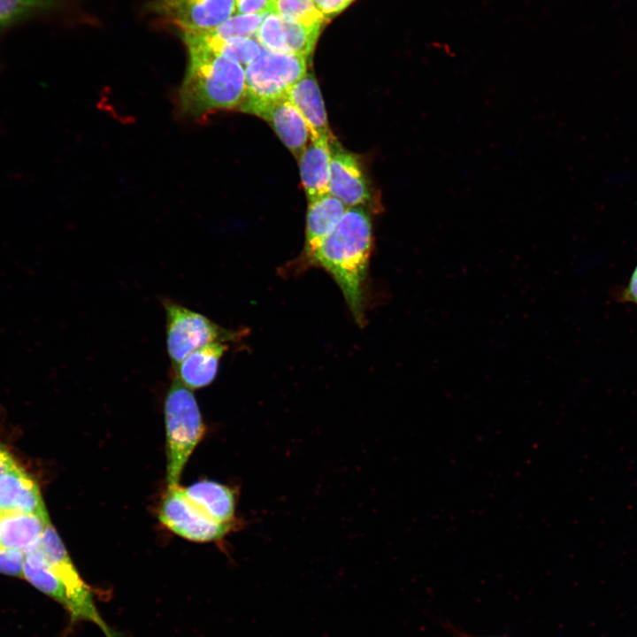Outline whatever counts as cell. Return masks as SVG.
Wrapping results in <instances>:
<instances>
[{
    "instance_id": "6da1fadb",
    "label": "cell",
    "mask_w": 637,
    "mask_h": 637,
    "mask_svg": "<svg viewBox=\"0 0 637 637\" xmlns=\"http://www.w3.org/2000/svg\"><path fill=\"white\" fill-rule=\"evenodd\" d=\"M372 247V225L367 210L349 207L314 253L310 266L328 272L339 286L356 320L365 321L364 285Z\"/></svg>"
},
{
    "instance_id": "7a4b0ae2",
    "label": "cell",
    "mask_w": 637,
    "mask_h": 637,
    "mask_svg": "<svg viewBox=\"0 0 637 637\" xmlns=\"http://www.w3.org/2000/svg\"><path fill=\"white\" fill-rule=\"evenodd\" d=\"M188 65L180 89L183 110L200 116L242 106L246 96L245 69L207 49L187 47Z\"/></svg>"
},
{
    "instance_id": "3957f363",
    "label": "cell",
    "mask_w": 637,
    "mask_h": 637,
    "mask_svg": "<svg viewBox=\"0 0 637 637\" xmlns=\"http://www.w3.org/2000/svg\"><path fill=\"white\" fill-rule=\"evenodd\" d=\"M164 413L166 482L170 487L179 485L182 471L201 441L205 427L193 392L177 378H174L165 395Z\"/></svg>"
},
{
    "instance_id": "277c9868",
    "label": "cell",
    "mask_w": 637,
    "mask_h": 637,
    "mask_svg": "<svg viewBox=\"0 0 637 637\" xmlns=\"http://www.w3.org/2000/svg\"><path fill=\"white\" fill-rule=\"evenodd\" d=\"M39 548L49 566L67 589L71 601L68 612L72 621L92 622L102 630L106 637L115 633L98 612L90 587L87 585L76 570L58 533L50 522L45 527Z\"/></svg>"
},
{
    "instance_id": "5b68a950",
    "label": "cell",
    "mask_w": 637,
    "mask_h": 637,
    "mask_svg": "<svg viewBox=\"0 0 637 637\" xmlns=\"http://www.w3.org/2000/svg\"><path fill=\"white\" fill-rule=\"evenodd\" d=\"M162 303L166 316V349L173 367L193 351L213 342L232 341L238 334L170 299Z\"/></svg>"
},
{
    "instance_id": "8992f818",
    "label": "cell",
    "mask_w": 637,
    "mask_h": 637,
    "mask_svg": "<svg viewBox=\"0 0 637 637\" xmlns=\"http://www.w3.org/2000/svg\"><path fill=\"white\" fill-rule=\"evenodd\" d=\"M306 71V57L264 49L259 57L245 68L246 96L242 104L248 101L284 96Z\"/></svg>"
},
{
    "instance_id": "52a82bcc",
    "label": "cell",
    "mask_w": 637,
    "mask_h": 637,
    "mask_svg": "<svg viewBox=\"0 0 637 637\" xmlns=\"http://www.w3.org/2000/svg\"><path fill=\"white\" fill-rule=\"evenodd\" d=\"M158 518L170 531L184 539L207 542L221 540L236 523H219L199 510L179 485L170 487L161 502Z\"/></svg>"
},
{
    "instance_id": "ba28073f",
    "label": "cell",
    "mask_w": 637,
    "mask_h": 637,
    "mask_svg": "<svg viewBox=\"0 0 637 637\" xmlns=\"http://www.w3.org/2000/svg\"><path fill=\"white\" fill-rule=\"evenodd\" d=\"M149 9L181 31L212 29L236 14L235 0H154Z\"/></svg>"
},
{
    "instance_id": "9c48e42d",
    "label": "cell",
    "mask_w": 637,
    "mask_h": 637,
    "mask_svg": "<svg viewBox=\"0 0 637 637\" xmlns=\"http://www.w3.org/2000/svg\"><path fill=\"white\" fill-rule=\"evenodd\" d=\"M240 111L267 121L297 159L310 142L311 134L304 119L286 96L248 101L241 106Z\"/></svg>"
},
{
    "instance_id": "30bf717a",
    "label": "cell",
    "mask_w": 637,
    "mask_h": 637,
    "mask_svg": "<svg viewBox=\"0 0 637 637\" xmlns=\"http://www.w3.org/2000/svg\"><path fill=\"white\" fill-rule=\"evenodd\" d=\"M329 194L349 207L370 200L366 178L357 157L331 142Z\"/></svg>"
},
{
    "instance_id": "8fae6325",
    "label": "cell",
    "mask_w": 637,
    "mask_h": 637,
    "mask_svg": "<svg viewBox=\"0 0 637 637\" xmlns=\"http://www.w3.org/2000/svg\"><path fill=\"white\" fill-rule=\"evenodd\" d=\"M0 511H22L49 518L37 483L18 464L0 475Z\"/></svg>"
},
{
    "instance_id": "7c38bea8",
    "label": "cell",
    "mask_w": 637,
    "mask_h": 637,
    "mask_svg": "<svg viewBox=\"0 0 637 637\" xmlns=\"http://www.w3.org/2000/svg\"><path fill=\"white\" fill-rule=\"evenodd\" d=\"M348 207L330 194L309 202L302 267L310 266L311 258L325 238L339 223Z\"/></svg>"
},
{
    "instance_id": "4fadbf2b",
    "label": "cell",
    "mask_w": 637,
    "mask_h": 637,
    "mask_svg": "<svg viewBox=\"0 0 637 637\" xmlns=\"http://www.w3.org/2000/svg\"><path fill=\"white\" fill-rule=\"evenodd\" d=\"M304 119L311 139L326 137L334 139L325 110L323 97L312 73H306L295 81L285 95Z\"/></svg>"
},
{
    "instance_id": "5bb4252c",
    "label": "cell",
    "mask_w": 637,
    "mask_h": 637,
    "mask_svg": "<svg viewBox=\"0 0 637 637\" xmlns=\"http://www.w3.org/2000/svg\"><path fill=\"white\" fill-rule=\"evenodd\" d=\"M333 140L326 137L311 139L298 158L302 184L309 202L329 194Z\"/></svg>"
},
{
    "instance_id": "9a60e30c",
    "label": "cell",
    "mask_w": 637,
    "mask_h": 637,
    "mask_svg": "<svg viewBox=\"0 0 637 637\" xmlns=\"http://www.w3.org/2000/svg\"><path fill=\"white\" fill-rule=\"evenodd\" d=\"M50 518L22 511H0V545L24 553L38 546Z\"/></svg>"
},
{
    "instance_id": "2e32d148",
    "label": "cell",
    "mask_w": 637,
    "mask_h": 637,
    "mask_svg": "<svg viewBox=\"0 0 637 637\" xmlns=\"http://www.w3.org/2000/svg\"><path fill=\"white\" fill-rule=\"evenodd\" d=\"M227 346L213 342L188 355L173 367L175 378L189 389L207 387L217 377L219 362Z\"/></svg>"
},
{
    "instance_id": "e0dca14e",
    "label": "cell",
    "mask_w": 637,
    "mask_h": 637,
    "mask_svg": "<svg viewBox=\"0 0 637 637\" xmlns=\"http://www.w3.org/2000/svg\"><path fill=\"white\" fill-rule=\"evenodd\" d=\"M182 490L199 510L219 523H234L235 493L231 487L212 480L197 481Z\"/></svg>"
},
{
    "instance_id": "ac0fdd59",
    "label": "cell",
    "mask_w": 637,
    "mask_h": 637,
    "mask_svg": "<svg viewBox=\"0 0 637 637\" xmlns=\"http://www.w3.org/2000/svg\"><path fill=\"white\" fill-rule=\"evenodd\" d=\"M23 577L37 589L59 602L67 611L71 601L67 589L45 561L39 544L25 553Z\"/></svg>"
},
{
    "instance_id": "d6986e66",
    "label": "cell",
    "mask_w": 637,
    "mask_h": 637,
    "mask_svg": "<svg viewBox=\"0 0 637 637\" xmlns=\"http://www.w3.org/2000/svg\"><path fill=\"white\" fill-rule=\"evenodd\" d=\"M61 4V0H0V39L12 28L51 16Z\"/></svg>"
},
{
    "instance_id": "ffe728a7",
    "label": "cell",
    "mask_w": 637,
    "mask_h": 637,
    "mask_svg": "<svg viewBox=\"0 0 637 637\" xmlns=\"http://www.w3.org/2000/svg\"><path fill=\"white\" fill-rule=\"evenodd\" d=\"M280 18L286 53H295L308 58L313 51L323 23L308 25L281 16Z\"/></svg>"
},
{
    "instance_id": "44dd1931",
    "label": "cell",
    "mask_w": 637,
    "mask_h": 637,
    "mask_svg": "<svg viewBox=\"0 0 637 637\" xmlns=\"http://www.w3.org/2000/svg\"><path fill=\"white\" fill-rule=\"evenodd\" d=\"M265 12L254 14H236L212 29L196 32H202L208 36L221 40L237 37H255L256 32L265 15Z\"/></svg>"
},
{
    "instance_id": "7402d4cb",
    "label": "cell",
    "mask_w": 637,
    "mask_h": 637,
    "mask_svg": "<svg viewBox=\"0 0 637 637\" xmlns=\"http://www.w3.org/2000/svg\"><path fill=\"white\" fill-rule=\"evenodd\" d=\"M279 14L288 19L303 23H324L325 17L316 8L313 0H275Z\"/></svg>"
},
{
    "instance_id": "603a6c76",
    "label": "cell",
    "mask_w": 637,
    "mask_h": 637,
    "mask_svg": "<svg viewBox=\"0 0 637 637\" xmlns=\"http://www.w3.org/2000/svg\"><path fill=\"white\" fill-rule=\"evenodd\" d=\"M25 553L0 545V573L23 577Z\"/></svg>"
},
{
    "instance_id": "cb8c5ba5",
    "label": "cell",
    "mask_w": 637,
    "mask_h": 637,
    "mask_svg": "<svg viewBox=\"0 0 637 637\" xmlns=\"http://www.w3.org/2000/svg\"><path fill=\"white\" fill-rule=\"evenodd\" d=\"M353 1L354 0H313V3L326 19L338 14Z\"/></svg>"
},
{
    "instance_id": "d4e9b609",
    "label": "cell",
    "mask_w": 637,
    "mask_h": 637,
    "mask_svg": "<svg viewBox=\"0 0 637 637\" xmlns=\"http://www.w3.org/2000/svg\"><path fill=\"white\" fill-rule=\"evenodd\" d=\"M236 14H254L264 12L270 0H235Z\"/></svg>"
},
{
    "instance_id": "484cf974",
    "label": "cell",
    "mask_w": 637,
    "mask_h": 637,
    "mask_svg": "<svg viewBox=\"0 0 637 637\" xmlns=\"http://www.w3.org/2000/svg\"><path fill=\"white\" fill-rule=\"evenodd\" d=\"M622 300L637 304V265L635 266L630 280L622 293Z\"/></svg>"
},
{
    "instance_id": "4316f807",
    "label": "cell",
    "mask_w": 637,
    "mask_h": 637,
    "mask_svg": "<svg viewBox=\"0 0 637 637\" xmlns=\"http://www.w3.org/2000/svg\"><path fill=\"white\" fill-rule=\"evenodd\" d=\"M17 464L11 452L0 442V475Z\"/></svg>"
},
{
    "instance_id": "83f0119b",
    "label": "cell",
    "mask_w": 637,
    "mask_h": 637,
    "mask_svg": "<svg viewBox=\"0 0 637 637\" xmlns=\"http://www.w3.org/2000/svg\"><path fill=\"white\" fill-rule=\"evenodd\" d=\"M111 637H119L118 633L111 635Z\"/></svg>"
},
{
    "instance_id": "f1b7e54d",
    "label": "cell",
    "mask_w": 637,
    "mask_h": 637,
    "mask_svg": "<svg viewBox=\"0 0 637 637\" xmlns=\"http://www.w3.org/2000/svg\"><path fill=\"white\" fill-rule=\"evenodd\" d=\"M461 637H470V636L464 635V636H461Z\"/></svg>"
}]
</instances>
